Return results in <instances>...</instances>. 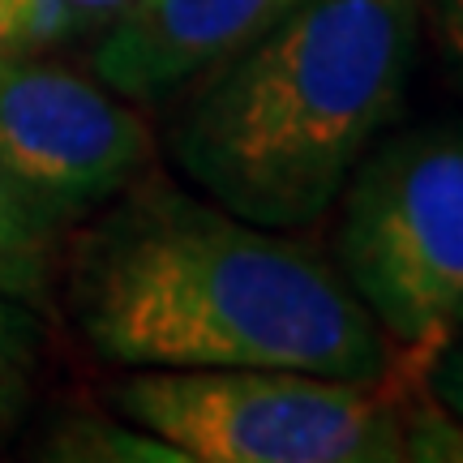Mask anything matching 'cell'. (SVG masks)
Instances as JSON below:
<instances>
[{
  "label": "cell",
  "mask_w": 463,
  "mask_h": 463,
  "mask_svg": "<svg viewBox=\"0 0 463 463\" xmlns=\"http://www.w3.org/2000/svg\"><path fill=\"white\" fill-rule=\"evenodd\" d=\"M86 232L69 309L103 361L129 369H300L378 382L395 347L339 266L283 228L167 184H133Z\"/></svg>",
  "instance_id": "obj_1"
},
{
  "label": "cell",
  "mask_w": 463,
  "mask_h": 463,
  "mask_svg": "<svg viewBox=\"0 0 463 463\" xmlns=\"http://www.w3.org/2000/svg\"><path fill=\"white\" fill-rule=\"evenodd\" d=\"M416 48L420 0H300L198 82L172 159L232 215L314 223L399 116Z\"/></svg>",
  "instance_id": "obj_2"
},
{
  "label": "cell",
  "mask_w": 463,
  "mask_h": 463,
  "mask_svg": "<svg viewBox=\"0 0 463 463\" xmlns=\"http://www.w3.org/2000/svg\"><path fill=\"white\" fill-rule=\"evenodd\" d=\"M425 378H322L300 369H137L116 408L194 463L408 459V412Z\"/></svg>",
  "instance_id": "obj_3"
},
{
  "label": "cell",
  "mask_w": 463,
  "mask_h": 463,
  "mask_svg": "<svg viewBox=\"0 0 463 463\" xmlns=\"http://www.w3.org/2000/svg\"><path fill=\"white\" fill-rule=\"evenodd\" d=\"M335 202L339 275L399 369L430 373L463 322V125L438 120L373 142Z\"/></svg>",
  "instance_id": "obj_4"
},
{
  "label": "cell",
  "mask_w": 463,
  "mask_h": 463,
  "mask_svg": "<svg viewBox=\"0 0 463 463\" xmlns=\"http://www.w3.org/2000/svg\"><path fill=\"white\" fill-rule=\"evenodd\" d=\"M150 129L95 73L56 52L0 61V167L52 223H78L142 181Z\"/></svg>",
  "instance_id": "obj_5"
},
{
  "label": "cell",
  "mask_w": 463,
  "mask_h": 463,
  "mask_svg": "<svg viewBox=\"0 0 463 463\" xmlns=\"http://www.w3.org/2000/svg\"><path fill=\"white\" fill-rule=\"evenodd\" d=\"M300 0H129L90 43V73L129 103L206 82Z\"/></svg>",
  "instance_id": "obj_6"
},
{
  "label": "cell",
  "mask_w": 463,
  "mask_h": 463,
  "mask_svg": "<svg viewBox=\"0 0 463 463\" xmlns=\"http://www.w3.org/2000/svg\"><path fill=\"white\" fill-rule=\"evenodd\" d=\"M61 223H52L26 189L0 167V297L43 309L56 275Z\"/></svg>",
  "instance_id": "obj_7"
},
{
  "label": "cell",
  "mask_w": 463,
  "mask_h": 463,
  "mask_svg": "<svg viewBox=\"0 0 463 463\" xmlns=\"http://www.w3.org/2000/svg\"><path fill=\"white\" fill-rule=\"evenodd\" d=\"M129 0H26L17 52H65L95 43Z\"/></svg>",
  "instance_id": "obj_8"
},
{
  "label": "cell",
  "mask_w": 463,
  "mask_h": 463,
  "mask_svg": "<svg viewBox=\"0 0 463 463\" xmlns=\"http://www.w3.org/2000/svg\"><path fill=\"white\" fill-rule=\"evenodd\" d=\"M39 361V322L26 305L0 297V433L9 430L31 395Z\"/></svg>",
  "instance_id": "obj_9"
},
{
  "label": "cell",
  "mask_w": 463,
  "mask_h": 463,
  "mask_svg": "<svg viewBox=\"0 0 463 463\" xmlns=\"http://www.w3.org/2000/svg\"><path fill=\"white\" fill-rule=\"evenodd\" d=\"M52 455L65 459H159V463H184L176 450L155 433H125V430H73L65 433Z\"/></svg>",
  "instance_id": "obj_10"
},
{
  "label": "cell",
  "mask_w": 463,
  "mask_h": 463,
  "mask_svg": "<svg viewBox=\"0 0 463 463\" xmlns=\"http://www.w3.org/2000/svg\"><path fill=\"white\" fill-rule=\"evenodd\" d=\"M420 34H430L442 73L463 95V0H420Z\"/></svg>",
  "instance_id": "obj_11"
},
{
  "label": "cell",
  "mask_w": 463,
  "mask_h": 463,
  "mask_svg": "<svg viewBox=\"0 0 463 463\" xmlns=\"http://www.w3.org/2000/svg\"><path fill=\"white\" fill-rule=\"evenodd\" d=\"M425 386H430V395L438 399L455 420H463V322L455 326V335L438 347V356L430 361Z\"/></svg>",
  "instance_id": "obj_12"
},
{
  "label": "cell",
  "mask_w": 463,
  "mask_h": 463,
  "mask_svg": "<svg viewBox=\"0 0 463 463\" xmlns=\"http://www.w3.org/2000/svg\"><path fill=\"white\" fill-rule=\"evenodd\" d=\"M22 9L26 0H0V61L17 52V31H22Z\"/></svg>",
  "instance_id": "obj_13"
}]
</instances>
